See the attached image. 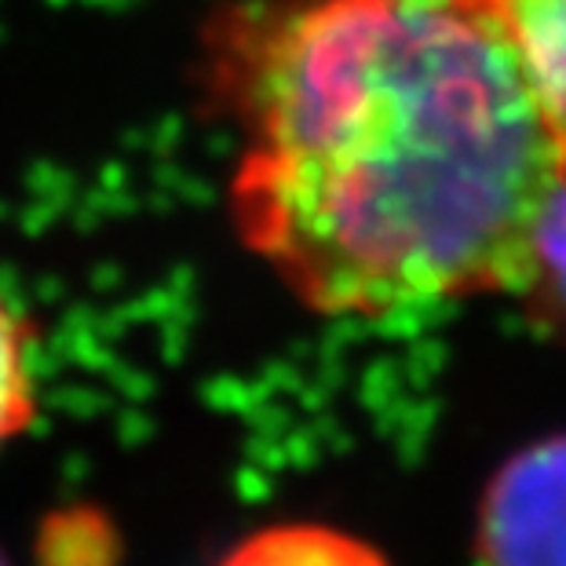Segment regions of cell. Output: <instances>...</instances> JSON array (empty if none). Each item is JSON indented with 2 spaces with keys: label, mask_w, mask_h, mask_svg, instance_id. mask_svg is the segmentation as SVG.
<instances>
[{
  "label": "cell",
  "mask_w": 566,
  "mask_h": 566,
  "mask_svg": "<svg viewBox=\"0 0 566 566\" xmlns=\"http://www.w3.org/2000/svg\"><path fill=\"white\" fill-rule=\"evenodd\" d=\"M209 77L242 132L234 231L304 307L515 293L566 161L468 0H249L212 27Z\"/></svg>",
  "instance_id": "6da1fadb"
},
{
  "label": "cell",
  "mask_w": 566,
  "mask_h": 566,
  "mask_svg": "<svg viewBox=\"0 0 566 566\" xmlns=\"http://www.w3.org/2000/svg\"><path fill=\"white\" fill-rule=\"evenodd\" d=\"M486 566H566V436L512 457L486 490Z\"/></svg>",
  "instance_id": "7a4b0ae2"
},
{
  "label": "cell",
  "mask_w": 566,
  "mask_h": 566,
  "mask_svg": "<svg viewBox=\"0 0 566 566\" xmlns=\"http://www.w3.org/2000/svg\"><path fill=\"white\" fill-rule=\"evenodd\" d=\"M468 4L509 44L566 161V0H468Z\"/></svg>",
  "instance_id": "3957f363"
},
{
  "label": "cell",
  "mask_w": 566,
  "mask_h": 566,
  "mask_svg": "<svg viewBox=\"0 0 566 566\" xmlns=\"http://www.w3.org/2000/svg\"><path fill=\"white\" fill-rule=\"evenodd\" d=\"M512 296L523 300L530 318L566 340V172L537 216L523 279Z\"/></svg>",
  "instance_id": "277c9868"
},
{
  "label": "cell",
  "mask_w": 566,
  "mask_h": 566,
  "mask_svg": "<svg viewBox=\"0 0 566 566\" xmlns=\"http://www.w3.org/2000/svg\"><path fill=\"white\" fill-rule=\"evenodd\" d=\"M223 566H384V559L340 530L274 526L234 548Z\"/></svg>",
  "instance_id": "5b68a950"
},
{
  "label": "cell",
  "mask_w": 566,
  "mask_h": 566,
  "mask_svg": "<svg viewBox=\"0 0 566 566\" xmlns=\"http://www.w3.org/2000/svg\"><path fill=\"white\" fill-rule=\"evenodd\" d=\"M38 417L30 329L0 289V450L15 442Z\"/></svg>",
  "instance_id": "8992f818"
},
{
  "label": "cell",
  "mask_w": 566,
  "mask_h": 566,
  "mask_svg": "<svg viewBox=\"0 0 566 566\" xmlns=\"http://www.w3.org/2000/svg\"><path fill=\"white\" fill-rule=\"evenodd\" d=\"M0 566H8V559H4V556H0Z\"/></svg>",
  "instance_id": "52a82bcc"
}]
</instances>
